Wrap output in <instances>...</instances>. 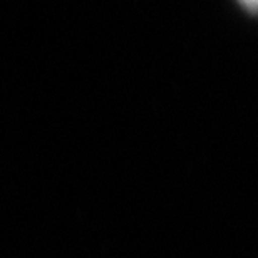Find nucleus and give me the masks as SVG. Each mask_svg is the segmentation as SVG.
Returning a JSON list of instances; mask_svg holds the SVG:
<instances>
[{"instance_id": "1", "label": "nucleus", "mask_w": 258, "mask_h": 258, "mask_svg": "<svg viewBox=\"0 0 258 258\" xmlns=\"http://www.w3.org/2000/svg\"><path fill=\"white\" fill-rule=\"evenodd\" d=\"M241 2L248 5L250 9H253V10H258V0H241Z\"/></svg>"}]
</instances>
